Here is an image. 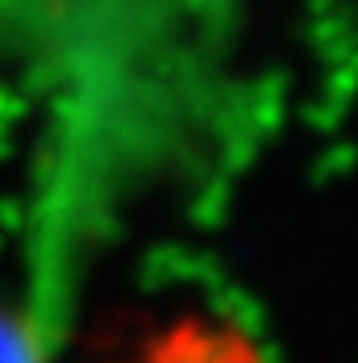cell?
<instances>
[{"instance_id": "1", "label": "cell", "mask_w": 358, "mask_h": 363, "mask_svg": "<svg viewBox=\"0 0 358 363\" xmlns=\"http://www.w3.org/2000/svg\"><path fill=\"white\" fill-rule=\"evenodd\" d=\"M0 363H46V347L17 313L0 305Z\"/></svg>"}]
</instances>
